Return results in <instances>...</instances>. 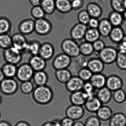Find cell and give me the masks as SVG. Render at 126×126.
Segmentation results:
<instances>
[{
	"label": "cell",
	"instance_id": "cell-12",
	"mask_svg": "<svg viewBox=\"0 0 126 126\" xmlns=\"http://www.w3.org/2000/svg\"><path fill=\"white\" fill-rule=\"evenodd\" d=\"M35 20L32 18H26L21 21L18 26L20 33L25 36L30 35L34 31Z\"/></svg>",
	"mask_w": 126,
	"mask_h": 126
},
{
	"label": "cell",
	"instance_id": "cell-59",
	"mask_svg": "<svg viewBox=\"0 0 126 126\" xmlns=\"http://www.w3.org/2000/svg\"><path fill=\"white\" fill-rule=\"evenodd\" d=\"M41 126H53L52 121L46 122L42 125Z\"/></svg>",
	"mask_w": 126,
	"mask_h": 126
},
{
	"label": "cell",
	"instance_id": "cell-62",
	"mask_svg": "<svg viewBox=\"0 0 126 126\" xmlns=\"http://www.w3.org/2000/svg\"><path fill=\"white\" fill-rule=\"evenodd\" d=\"M0 117H1V113H0Z\"/></svg>",
	"mask_w": 126,
	"mask_h": 126
},
{
	"label": "cell",
	"instance_id": "cell-56",
	"mask_svg": "<svg viewBox=\"0 0 126 126\" xmlns=\"http://www.w3.org/2000/svg\"><path fill=\"white\" fill-rule=\"evenodd\" d=\"M0 126H12L8 122L5 121H2L0 122Z\"/></svg>",
	"mask_w": 126,
	"mask_h": 126
},
{
	"label": "cell",
	"instance_id": "cell-39",
	"mask_svg": "<svg viewBox=\"0 0 126 126\" xmlns=\"http://www.w3.org/2000/svg\"><path fill=\"white\" fill-rule=\"evenodd\" d=\"M110 5L113 11L123 13L126 10V0H111Z\"/></svg>",
	"mask_w": 126,
	"mask_h": 126
},
{
	"label": "cell",
	"instance_id": "cell-10",
	"mask_svg": "<svg viewBox=\"0 0 126 126\" xmlns=\"http://www.w3.org/2000/svg\"><path fill=\"white\" fill-rule=\"evenodd\" d=\"M87 29V25L79 22L75 24L70 30L71 38L76 42L81 41L84 39Z\"/></svg>",
	"mask_w": 126,
	"mask_h": 126
},
{
	"label": "cell",
	"instance_id": "cell-24",
	"mask_svg": "<svg viewBox=\"0 0 126 126\" xmlns=\"http://www.w3.org/2000/svg\"><path fill=\"white\" fill-rule=\"evenodd\" d=\"M125 35L124 30L121 27H113L109 36L113 43L118 44Z\"/></svg>",
	"mask_w": 126,
	"mask_h": 126
},
{
	"label": "cell",
	"instance_id": "cell-36",
	"mask_svg": "<svg viewBox=\"0 0 126 126\" xmlns=\"http://www.w3.org/2000/svg\"><path fill=\"white\" fill-rule=\"evenodd\" d=\"M101 36L97 28H88L85 34V40L93 43L96 41L100 39Z\"/></svg>",
	"mask_w": 126,
	"mask_h": 126
},
{
	"label": "cell",
	"instance_id": "cell-30",
	"mask_svg": "<svg viewBox=\"0 0 126 126\" xmlns=\"http://www.w3.org/2000/svg\"><path fill=\"white\" fill-rule=\"evenodd\" d=\"M55 75L59 82L64 84H66L72 76L71 72L67 69L55 70Z\"/></svg>",
	"mask_w": 126,
	"mask_h": 126
},
{
	"label": "cell",
	"instance_id": "cell-27",
	"mask_svg": "<svg viewBox=\"0 0 126 126\" xmlns=\"http://www.w3.org/2000/svg\"><path fill=\"white\" fill-rule=\"evenodd\" d=\"M96 116L101 121H109L113 115V111L108 106L102 105L96 112Z\"/></svg>",
	"mask_w": 126,
	"mask_h": 126
},
{
	"label": "cell",
	"instance_id": "cell-1",
	"mask_svg": "<svg viewBox=\"0 0 126 126\" xmlns=\"http://www.w3.org/2000/svg\"><path fill=\"white\" fill-rule=\"evenodd\" d=\"M32 94L34 102L41 105L49 104L54 98L53 91L51 87L47 85L36 86Z\"/></svg>",
	"mask_w": 126,
	"mask_h": 126
},
{
	"label": "cell",
	"instance_id": "cell-60",
	"mask_svg": "<svg viewBox=\"0 0 126 126\" xmlns=\"http://www.w3.org/2000/svg\"><path fill=\"white\" fill-rule=\"evenodd\" d=\"M123 14V17H124L125 21H126V10Z\"/></svg>",
	"mask_w": 126,
	"mask_h": 126
},
{
	"label": "cell",
	"instance_id": "cell-51",
	"mask_svg": "<svg viewBox=\"0 0 126 126\" xmlns=\"http://www.w3.org/2000/svg\"><path fill=\"white\" fill-rule=\"evenodd\" d=\"M118 50H126V35L121 41L118 44Z\"/></svg>",
	"mask_w": 126,
	"mask_h": 126
},
{
	"label": "cell",
	"instance_id": "cell-50",
	"mask_svg": "<svg viewBox=\"0 0 126 126\" xmlns=\"http://www.w3.org/2000/svg\"><path fill=\"white\" fill-rule=\"evenodd\" d=\"M99 20L98 18H91L89 21L88 25L89 26L90 28H97Z\"/></svg>",
	"mask_w": 126,
	"mask_h": 126
},
{
	"label": "cell",
	"instance_id": "cell-14",
	"mask_svg": "<svg viewBox=\"0 0 126 126\" xmlns=\"http://www.w3.org/2000/svg\"><path fill=\"white\" fill-rule=\"evenodd\" d=\"M55 53V48L51 43L46 42L41 43L39 55L46 61L51 60Z\"/></svg>",
	"mask_w": 126,
	"mask_h": 126
},
{
	"label": "cell",
	"instance_id": "cell-2",
	"mask_svg": "<svg viewBox=\"0 0 126 126\" xmlns=\"http://www.w3.org/2000/svg\"><path fill=\"white\" fill-rule=\"evenodd\" d=\"M60 47L63 53L71 58L77 57L80 55L79 44L71 38L63 39Z\"/></svg>",
	"mask_w": 126,
	"mask_h": 126
},
{
	"label": "cell",
	"instance_id": "cell-5",
	"mask_svg": "<svg viewBox=\"0 0 126 126\" xmlns=\"http://www.w3.org/2000/svg\"><path fill=\"white\" fill-rule=\"evenodd\" d=\"M34 72V70L28 63H23L17 67L16 77L21 82L31 81Z\"/></svg>",
	"mask_w": 126,
	"mask_h": 126
},
{
	"label": "cell",
	"instance_id": "cell-20",
	"mask_svg": "<svg viewBox=\"0 0 126 126\" xmlns=\"http://www.w3.org/2000/svg\"><path fill=\"white\" fill-rule=\"evenodd\" d=\"M112 92L106 86L97 90L96 96L102 105L109 103L112 98Z\"/></svg>",
	"mask_w": 126,
	"mask_h": 126
},
{
	"label": "cell",
	"instance_id": "cell-52",
	"mask_svg": "<svg viewBox=\"0 0 126 126\" xmlns=\"http://www.w3.org/2000/svg\"><path fill=\"white\" fill-rule=\"evenodd\" d=\"M88 56H84L81 60L80 65L81 68L87 67L90 59Z\"/></svg>",
	"mask_w": 126,
	"mask_h": 126
},
{
	"label": "cell",
	"instance_id": "cell-22",
	"mask_svg": "<svg viewBox=\"0 0 126 126\" xmlns=\"http://www.w3.org/2000/svg\"><path fill=\"white\" fill-rule=\"evenodd\" d=\"M113 27L108 18H103L99 20L97 29L101 36L107 37L109 36Z\"/></svg>",
	"mask_w": 126,
	"mask_h": 126
},
{
	"label": "cell",
	"instance_id": "cell-46",
	"mask_svg": "<svg viewBox=\"0 0 126 126\" xmlns=\"http://www.w3.org/2000/svg\"><path fill=\"white\" fill-rule=\"evenodd\" d=\"M95 89L90 81L85 82L82 90L87 94L88 97L96 95Z\"/></svg>",
	"mask_w": 126,
	"mask_h": 126
},
{
	"label": "cell",
	"instance_id": "cell-57",
	"mask_svg": "<svg viewBox=\"0 0 126 126\" xmlns=\"http://www.w3.org/2000/svg\"><path fill=\"white\" fill-rule=\"evenodd\" d=\"M5 78V77L3 73L2 69L1 68H0V82Z\"/></svg>",
	"mask_w": 126,
	"mask_h": 126
},
{
	"label": "cell",
	"instance_id": "cell-15",
	"mask_svg": "<svg viewBox=\"0 0 126 126\" xmlns=\"http://www.w3.org/2000/svg\"><path fill=\"white\" fill-rule=\"evenodd\" d=\"M123 85V80L118 75H111L107 77L106 86L112 92L122 89Z\"/></svg>",
	"mask_w": 126,
	"mask_h": 126
},
{
	"label": "cell",
	"instance_id": "cell-61",
	"mask_svg": "<svg viewBox=\"0 0 126 126\" xmlns=\"http://www.w3.org/2000/svg\"><path fill=\"white\" fill-rule=\"evenodd\" d=\"M2 97H1V96L0 95V105H1V103H2Z\"/></svg>",
	"mask_w": 126,
	"mask_h": 126
},
{
	"label": "cell",
	"instance_id": "cell-28",
	"mask_svg": "<svg viewBox=\"0 0 126 126\" xmlns=\"http://www.w3.org/2000/svg\"><path fill=\"white\" fill-rule=\"evenodd\" d=\"M86 10L91 18L98 19L102 15V8L99 5L95 2H91L88 4Z\"/></svg>",
	"mask_w": 126,
	"mask_h": 126
},
{
	"label": "cell",
	"instance_id": "cell-54",
	"mask_svg": "<svg viewBox=\"0 0 126 126\" xmlns=\"http://www.w3.org/2000/svg\"><path fill=\"white\" fill-rule=\"evenodd\" d=\"M15 126H31L27 122L24 121H20L17 122Z\"/></svg>",
	"mask_w": 126,
	"mask_h": 126
},
{
	"label": "cell",
	"instance_id": "cell-29",
	"mask_svg": "<svg viewBox=\"0 0 126 126\" xmlns=\"http://www.w3.org/2000/svg\"><path fill=\"white\" fill-rule=\"evenodd\" d=\"M56 9L62 14L69 13L72 10L70 0H55Z\"/></svg>",
	"mask_w": 126,
	"mask_h": 126
},
{
	"label": "cell",
	"instance_id": "cell-3",
	"mask_svg": "<svg viewBox=\"0 0 126 126\" xmlns=\"http://www.w3.org/2000/svg\"><path fill=\"white\" fill-rule=\"evenodd\" d=\"M23 53L12 46L3 50L2 56L6 63L17 65L22 61Z\"/></svg>",
	"mask_w": 126,
	"mask_h": 126
},
{
	"label": "cell",
	"instance_id": "cell-25",
	"mask_svg": "<svg viewBox=\"0 0 126 126\" xmlns=\"http://www.w3.org/2000/svg\"><path fill=\"white\" fill-rule=\"evenodd\" d=\"M108 18L113 27H121L125 21L123 14L114 11L110 12Z\"/></svg>",
	"mask_w": 126,
	"mask_h": 126
},
{
	"label": "cell",
	"instance_id": "cell-43",
	"mask_svg": "<svg viewBox=\"0 0 126 126\" xmlns=\"http://www.w3.org/2000/svg\"><path fill=\"white\" fill-rule=\"evenodd\" d=\"M93 73L87 67L81 68L79 70L77 76L84 82L90 81Z\"/></svg>",
	"mask_w": 126,
	"mask_h": 126
},
{
	"label": "cell",
	"instance_id": "cell-44",
	"mask_svg": "<svg viewBox=\"0 0 126 126\" xmlns=\"http://www.w3.org/2000/svg\"><path fill=\"white\" fill-rule=\"evenodd\" d=\"M91 18L86 10H82L80 11L77 15V19L79 23L86 25H88Z\"/></svg>",
	"mask_w": 126,
	"mask_h": 126
},
{
	"label": "cell",
	"instance_id": "cell-55",
	"mask_svg": "<svg viewBox=\"0 0 126 126\" xmlns=\"http://www.w3.org/2000/svg\"><path fill=\"white\" fill-rule=\"evenodd\" d=\"M53 126H62L60 120H55L52 121Z\"/></svg>",
	"mask_w": 126,
	"mask_h": 126
},
{
	"label": "cell",
	"instance_id": "cell-33",
	"mask_svg": "<svg viewBox=\"0 0 126 126\" xmlns=\"http://www.w3.org/2000/svg\"><path fill=\"white\" fill-rule=\"evenodd\" d=\"M12 24L10 19L4 16L0 17V34H10Z\"/></svg>",
	"mask_w": 126,
	"mask_h": 126
},
{
	"label": "cell",
	"instance_id": "cell-4",
	"mask_svg": "<svg viewBox=\"0 0 126 126\" xmlns=\"http://www.w3.org/2000/svg\"><path fill=\"white\" fill-rule=\"evenodd\" d=\"M19 88V85L14 78H5L0 82V92L5 95L11 96L16 93Z\"/></svg>",
	"mask_w": 126,
	"mask_h": 126
},
{
	"label": "cell",
	"instance_id": "cell-35",
	"mask_svg": "<svg viewBox=\"0 0 126 126\" xmlns=\"http://www.w3.org/2000/svg\"><path fill=\"white\" fill-rule=\"evenodd\" d=\"M80 54L84 56H89L94 52L92 43L85 41L79 44Z\"/></svg>",
	"mask_w": 126,
	"mask_h": 126
},
{
	"label": "cell",
	"instance_id": "cell-41",
	"mask_svg": "<svg viewBox=\"0 0 126 126\" xmlns=\"http://www.w3.org/2000/svg\"><path fill=\"white\" fill-rule=\"evenodd\" d=\"M31 15L35 20L45 18L46 14L40 5L33 6L31 8Z\"/></svg>",
	"mask_w": 126,
	"mask_h": 126
},
{
	"label": "cell",
	"instance_id": "cell-53",
	"mask_svg": "<svg viewBox=\"0 0 126 126\" xmlns=\"http://www.w3.org/2000/svg\"><path fill=\"white\" fill-rule=\"evenodd\" d=\"M41 0H28L32 6L40 5Z\"/></svg>",
	"mask_w": 126,
	"mask_h": 126
},
{
	"label": "cell",
	"instance_id": "cell-9",
	"mask_svg": "<svg viewBox=\"0 0 126 126\" xmlns=\"http://www.w3.org/2000/svg\"><path fill=\"white\" fill-rule=\"evenodd\" d=\"M85 113L84 109L82 106L71 104L65 109L66 117L71 118L74 121L81 119L83 117Z\"/></svg>",
	"mask_w": 126,
	"mask_h": 126
},
{
	"label": "cell",
	"instance_id": "cell-63",
	"mask_svg": "<svg viewBox=\"0 0 126 126\" xmlns=\"http://www.w3.org/2000/svg\"></svg>",
	"mask_w": 126,
	"mask_h": 126
},
{
	"label": "cell",
	"instance_id": "cell-17",
	"mask_svg": "<svg viewBox=\"0 0 126 126\" xmlns=\"http://www.w3.org/2000/svg\"><path fill=\"white\" fill-rule=\"evenodd\" d=\"M102 105L99 100L94 95L88 97L84 106L88 112L96 113Z\"/></svg>",
	"mask_w": 126,
	"mask_h": 126
},
{
	"label": "cell",
	"instance_id": "cell-37",
	"mask_svg": "<svg viewBox=\"0 0 126 126\" xmlns=\"http://www.w3.org/2000/svg\"><path fill=\"white\" fill-rule=\"evenodd\" d=\"M115 62L118 68L121 70H126V50H118Z\"/></svg>",
	"mask_w": 126,
	"mask_h": 126
},
{
	"label": "cell",
	"instance_id": "cell-64",
	"mask_svg": "<svg viewBox=\"0 0 126 126\" xmlns=\"http://www.w3.org/2000/svg\"></svg>",
	"mask_w": 126,
	"mask_h": 126
},
{
	"label": "cell",
	"instance_id": "cell-23",
	"mask_svg": "<svg viewBox=\"0 0 126 126\" xmlns=\"http://www.w3.org/2000/svg\"><path fill=\"white\" fill-rule=\"evenodd\" d=\"M105 65L99 58L90 59L87 68L93 74L102 73L104 70Z\"/></svg>",
	"mask_w": 126,
	"mask_h": 126
},
{
	"label": "cell",
	"instance_id": "cell-26",
	"mask_svg": "<svg viewBox=\"0 0 126 126\" xmlns=\"http://www.w3.org/2000/svg\"><path fill=\"white\" fill-rule=\"evenodd\" d=\"M109 121V126H126V116L122 112L114 113Z\"/></svg>",
	"mask_w": 126,
	"mask_h": 126
},
{
	"label": "cell",
	"instance_id": "cell-18",
	"mask_svg": "<svg viewBox=\"0 0 126 126\" xmlns=\"http://www.w3.org/2000/svg\"><path fill=\"white\" fill-rule=\"evenodd\" d=\"M88 97L87 94L81 90L71 93L69 100L72 104L82 106Z\"/></svg>",
	"mask_w": 126,
	"mask_h": 126
},
{
	"label": "cell",
	"instance_id": "cell-49",
	"mask_svg": "<svg viewBox=\"0 0 126 126\" xmlns=\"http://www.w3.org/2000/svg\"><path fill=\"white\" fill-rule=\"evenodd\" d=\"M62 126H73L75 121L68 117H65L60 120Z\"/></svg>",
	"mask_w": 126,
	"mask_h": 126
},
{
	"label": "cell",
	"instance_id": "cell-19",
	"mask_svg": "<svg viewBox=\"0 0 126 126\" xmlns=\"http://www.w3.org/2000/svg\"><path fill=\"white\" fill-rule=\"evenodd\" d=\"M107 77L102 72L93 74L89 81L95 89L98 90L106 86Z\"/></svg>",
	"mask_w": 126,
	"mask_h": 126
},
{
	"label": "cell",
	"instance_id": "cell-58",
	"mask_svg": "<svg viewBox=\"0 0 126 126\" xmlns=\"http://www.w3.org/2000/svg\"><path fill=\"white\" fill-rule=\"evenodd\" d=\"M73 126H85V124L82 122L77 121L74 123Z\"/></svg>",
	"mask_w": 126,
	"mask_h": 126
},
{
	"label": "cell",
	"instance_id": "cell-16",
	"mask_svg": "<svg viewBox=\"0 0 126 126\" xmlns=\"http://www.w3.org/2000/svg\"><path fill=\"white\" fill-rule=\"evenodd\" d=\"M47 61L38 55H31L28 63L34 71L36 72L44 70L46 67Z\"/></svg>",
	"mask_w": 126,
	"mask_h": 126
},
{
	"label": "cell",
	"instance_id": "cell-31",
	"mask_svg": "<svg viewBox=\"0 0 126 126\" xmlns=\"http://www.w3.org/2000/svg\"><path fill=\"white\" fill-rule=\"evenodd\" d=\"M40 5L48 15H52L56 10L55 0H41Z\"/></svg>",
	"mask_w": 126,
	"mask_h": 126
},
{
	"label": "cell",
	"instance_id": "cell-32",
	"mask_svg": "<svg viewBox=\"0 0 126 126\" xmlns=\"http://www.w3.org/2000/svg\"><path fill=\"white\" fill-rule=\"evenodd\" d=\"M1 68L5 78H14L16 77L17 69V65L6 62L2 65Z\"/></svg>",
	"mask_w": 126,
	"mask_h": 126
},
{
	"label": "cell",
	"instance_id": "cell-6",
	"mask_svg": "<svg viewBox=\"0 0 126 126\" xmlns=\"http://www.w3.org/2000/svg\"><path fill=\"white\" fill-rule=\"evenodd\" d=\"M53 29V25L49 19L45 18L35 20L34 32L41 36L48 35Z\"/></svg>",
	"mask_w": 126,
	"mask_h": 126
},
{
	"label": "cell",
	"instance_id": "cell-42",
	"mask_svg": "<svg viewBox=\"0 0 126 126\" xmlns=\"http://www.w3.org/2000/svg\"><path fill=\"white\" fill-rule=\"evenodd\" d=\"M112 98L116 103L121 104L126 100V93L122 89L117 90L112 93Z\"/></svg>",
	"mask_w": 126,
	"mask_h": 126
},
{
	"label": "cell",
	"instance_id": "cell-21",
	"mask_svg": "<svg viewBox=\"0 0 126 126\" xmlns=\"http://www.w3.org/2000/svg\"><path fill=\"white\" fill-rule=\"evenodd\" d=\"M32 79L36 86H44L47 85L48 82L49 75L44 70L34 72Z\"/></svg>",
	"mask_w": 126,
	"mask_h": 126
},
{
	"label": "cell",
	"instance_id": "cell-38",
	"mask_svg": "<svg viewBox=\"0 0 126 126\" xmlns=\"http://www.w3.org/2000/svg\"><path fill=\"white\" fill-rule=\"evenodd\" d=\"M19 88L20 92L25 95H28L32 93L35 88L34 83L31 81L21 82Z\"/></svg>",
	"mask_w": 126,
	"mask_h": 126
},
{
	"label": "cell",
	"instance_id": "cell-8",
	"mask_svg": "<svg viewBox=\"0 0 126 126\" xmlns=\"http://www.w3.org/2000/svg\"><path fill=\"white\" fill-rule=\"evenodd\" d=\"M71 58L63 53L57 55L52 62L53 68L55 70L67 69L71 63Z\"/></svg>",
	"mask_w": 126,
	"mask_h": 126
},
{
	"label": "cell",
	"instance_id": "cell-48",
	"mask_svg": "<svg viewBox=\"0 0 126 126\" xmlns=\"http://www.w3.org/2000/svg\"><path fill=\"white\" fill-rule=\"evenodd\" d=\"M70 1L72 10H78L83 6L84 0H71Z\"/></svg>",
	"mask_w": 126,
	"mask_h": 126
},
{
	"label": "cell",
	"instance_id": "cell-7",
	"mask_svg": "<svg viewBox=\"0 0 126 126\" xmlns=\"http://www.w3.org/2000/svg\"><path fill=\"white\" fill-rule=\"evenodd\" d=\"M118 50L111 46H106L98 53L99 58L106 65H110L115 62Z\"/></svg>",
	"mask_w": 126,
	"mask_h": 126
},
{
	"label": "cell",
	"instance_id": "cell-11",
	"mask_svg": "<svg viewBox=\"0 0 126 126\" xmlns=\"http://www.w3.org/2000/svg\"><path fill=\"white\" fill-rule=\"evenodd\" d=\"M25 36L19 32L12 36V46L23 53L25 52L28 42Z\"/></svg>",
	"mask_w": 126,
	"mask_h": 126
},
{
	"label": "cell",
	"instance_id": "cell-47",
	"mask_svg": "<svg viewBox=\"0 0 126 126\" xmlns=\"http://www.w3.org/2000/svg\"><path fill=\"white\" fill-rule=\"evenodd\" d=\"M92 44L94 52L98 53L106 46L104 42L100 39L94 42Z\"/></svg>",
	"mask_w": 126,
	"mask_h": 126
},
{
	"label": "cell",
	"instance_id": "cell-13",
	"mask_svg": "<svg viewBox=\"0 0 126 126\" xmlns=\"http://www.w3.org/2000/svg\"><path fill=\"white\" fill-rule=\"evenodd\" d=\"M84 83L78 76H72L65 84V87L68 92L72 93L82 90Z\"/></svg>",
	"mask_w": 126,
	"mask_h": 126
},
{
	"label": "cell",
	"instance_id": "cell-34",
	"mask_svg": "<svg viewBox=\"0 0 126 126\" xmlns=\"http://www.w3.org/2000/svg\"><path fill=\"white\" fill-rule=\"evenodd\" d=\"M41 43L39 40L33 39L28 41L25 52L31 55H39Z\"/></svg>",
	"mask_w": 126,
	"mask_h": 126
},
{
	"label": "cell",
	"instance_id": "cell-40",
	"mask_svg": "<svg viewBox=\"0 0 126 126\" xmlns=\"http://www.w3.org/2000/svg\"><path fill=\"white\" fill-rule=\"evenodd\" d=\"M12 46V38L10 34H0V49L4 50Z\"/></svg>",
	"mask_w": 126,
	"mask_h": 126
},
{
	"label": "cell",
	"instance_id": "cell-45",
	"mask_svg": "<svg viewBox=\"0 0 126 126\" xmlns=\"http://www.w3.org/2000/svg\"><path fill=\"white\" fill-rule=\"evenodd\" d=\"M85 126H101V121L97 116H91L85 121Z\"/></svg>",
	"mask_w": 126,
	"mask_h": 126
}]
</instances>
